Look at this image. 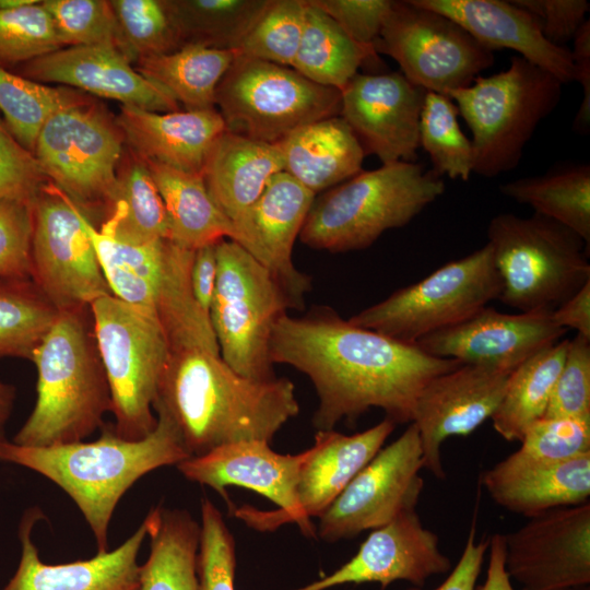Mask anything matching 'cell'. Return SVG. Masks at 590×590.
Instances as JSON below:
<instances>
[{"instance_id": "1", "label": "cell", "mask_w": 590, "mask_h": 590, "mask_svg": "<svg viewBox=\"0 0 590 590\" xmlns=\"http://www.w3.org/2000/svg\"><path fill=\"white\" fill-rule=\"evenodd\" d=\"M270 358L311 380L319 400L312 417L318 430L333 429L343 418L353 422L371 408L381 409L396 425L411 423L423 387L461 365L352 324L331 308L283 315L272 330Z\"/></svg>"}, {"instance_id": "2", "label": "cell", "mask_w": 590, "mask_h": 590, "mask_svg": "<svg viewBox=\"0 0 590 590\" xmlns=\"http://www.w3.org/2000/svg\"><path fill=\"white\" fill-rule=\"evenodd\" d=\"M153 410L175 426L191 457L245 440L271 442L299 412L294 384L235 371L219 344L168 345Z\"/></svg>"}, {"instance_id": "3", "label": "cell", "mask_w": 590, "mask_h": 590, "mask_svg": "<svg viewBox=\"0 0 590 590\" xmlns=\"http://www.w3.org/2000/svg\"><path fill=\"white\" fill-rule=\"evenodd\" d=\"M156 417L155 429L139 440L118 436L113 424L88 442L24 447L7 440L0 445V461L35 471L62 488L90 526L97 552H106L110 520L123 494L149 472L191 457L173 423L162 413Z\"/></svg>"}, {"instance_id": "4", "label": "cell", "mask_w": 590, "mask_h": 590, "mask_svg": "<svg viewBox=\"0 0 590 590\" xmlns=\"http://www.w3.org/2000/svg\"><path fill=\"white\" fill-rule=\"evenodd\" d=\"M36 401L12 442L51 447L102 428L111 397L97 351L90 307L60 310L35 349Z\"/></svg>"}, {"instance_id": "5", "label": "cell", "mask_w": 590, "mask_h": 590, "mask_svg": "<svg viewBox=\"0 0 590 590\" xmlns=\"http://www.w3.org/2000/svg\"><path fill=\"white\" fill-rule=\"evenodd\" d=\"M444 191L442 177L416 162L362 170L315 198L298 238L317 250H363L409 224Z\"/></svg>"}, {"instance_id": "6", "label": "cell", "mask_w": 590, "mask_h": 590, "mask_svg": "<svg viewBox=\"0 0 590 590\" xmlns=\"http://www.w3.org/2000/svg\"><path fill=\"white\" fill-rule=\"evenodd\" d=\"M487 239L502 282L498 300L519 312H553L590 281L589 246L543 215L499 213Z\"/></svg>"}, {"instance_id": "7", "label": "cell", "mask_w": 590, "mask_h": 590, "mask_svg": "<svg viewBox=\"0 0 590 590\" xmlns=\"http://www.w3.org/2000/svg\"><path fill=\"white\" fill-rule=\"evenodd\" d=\"M563 83L520 56L449 97L472 133L473 174L492 178L518 166L539 123L557 107Z\"/></svg>"}, {"instance_id": "8", "label": "cell", "mask_w": 590, "mask_h": 590, "mask_svg": "<svg viewBox=\"0 0 590 590\" xmlns=\"http://www.w3.org/2000/svg\"><path fill=\"white\" fill-rule=\"evenodd\" d=\"M93 333L108 381L116 434L128 440L156 427L153 403L168 357L156 315L111 294L90 305Z\"/></svg>"}, {"instance_id": "9", "label": "cell", "mask_w": 590, "mask_h": 590, "mask_svg": "<svg viewBox=\"0 0 590 590\" xmlns=\"http://www.w3.org/2000/svg\"><path fill=\"white\" fill-rule=\"evenodd\" d=\"M226 131L275 144L314 121L341 114V92L293 68L237 56L215 92Z\"/></svg>"}, {"instance_id": "10", "label": "cell", "mask_w": 590, "mask_h": 590, "mask_svg": "<svg viewBox=\"0 0 590 590\" xmlns=\"http://www.w3.org/2000/svg\"><path fill=\"white\" fill-rule=\"evenodd\" d=\"M216 255L210 319L221 356L245 377L273 379L270 339L291 304L270 271L237 243L220 240Z\"/></svg>"}, {"instance_id": "11", "label": "cell", "mask_w": 590, "mask_h": 590, "mask_svg": "<svg viewBox=\"0 0 590 590\" xmlns=\"http://www.w3.org/2000/svg\"><path fill=\"white\" fill-rule=\"evenodd\" d=\"M500 292V278L486 243L347 320L398 341L415 344L425 335L470 318L491 300L498 299Z\"/></svg>"}, {"instance_id": "12", "label": "cell", "mask_w": 590, "mask_h": 590, "mask_svg": "<svg viewBox=\"0 0 590 590\" xmlns=\"http://www.w3.org/2000/svg\"><path fill=\"white\" fill-rule=\"evenodd\" d=\"M263 440L223 445L177 464L189 481L217 492L233 515L259 531L295 522L296 485L310 448L281 455Z\"/></svg>"}, {"instance_id": "13", "label": "cell", "mask_w": 590, "mask_h": 590, "mask_svg": "<svg viewBox=\"0 0 590 590\" xmlns=\"http://www.w3.org/2000/svg\"><path fill=\"white\" fill-rule=\"evenodd\" d=\"M123 135L90 102L63 108L42 127L33 155L51 184L87 217L110 210Z\"/></svg>"}, {"instance_id": "14", "label": "cell", "mask_w": 590, "mask_h": 590, "mask_svg": "<svg viewBox=\"0 0 590 590\" xmlns=\"http://www.w3.org/2000/svg\"><path fill=\"white\" fill-rule=\"evenodd\" d=\"M374 48L393 58L411 83L447 96L494 63L493 51L457 22L414 0L393 1Z\"/></svg>"}, {"instance_id": "15", "label": "cell", "mask_w": 590, "mask_h": 590, "mask_svg": "<svg viewBox=\"0 0 590 590\" xmlns=\"http://www.w3.org/2000/svg\"><path fill=\"white\" fill-rule=\"evenodd\" d=\"M31 280L60 310L90 307L111 294L86 215L51 182L32 202Z\"/></svg>"}, {"instance_id": "16", "label": "cell", "mask_w": 590, "mask_h": 590, "mask_svg": "<svg viewBox=\"0 0 590 590\" xmlns=\"http://www.w3.org/2000/svg\"><path fill=\"white\" fill-rule=\"evenodd\" d=\"M423 449L413 423L381 448L319 517L316 531L327 542L351 539L415 510L424 487Z\"/></svg>"}, {"instance_id": "17", "label": "cell", "mask_w": 590, "mask_h": 590, "mask_svg": "<svg viewBox=\"0 0 590 590\" xmlns=\"http://www.w3.org/2000/svg\"><path fill=\"white\" fill-rule=\"evenodd\" d=\"M505 569L520 590H564L590 582V503L529 517L503 534Z\"/></svg>"}, {"instance_id": "18", "label": "cell", "mask_w": 590, "mask_h": 590, "mask_svg": "<svg viewBox=\"0 0 590 590\" xmlns=\"http://www.w3.org/2000/svg\"><path fill=\"white\" fill-rule=\"evenodd\" d=\"M566 331L550 311L507 314L485 306L458 324L425 335L415 345L434 357L511 374L560 341Z\"/></svg>"}, {"instance_id": "19", "label": "cell", "mask_w": 590, "mask_h": 590, "mask_svg": "<svg viewBox=\"0 0 590 590\" xmlns=\"http://www.w3.org/2000/svg\"><path fill=\"white\" fill-rule=\"evenodd\" d=\"M426 92L400 72L356 73L341 91L340 116L366 155L382 164L415 162Z\"/></svg>"}, {"instance_id": "20", "label": "cell", "mask_w": 590, "mask_h": 590, "mask_svg": "<svg viewBox=\"0 0 590 590\" xmlns=\"http://www.w3.org/2000/svg\"><path fill=\"white\" fill-rule=\"evenodd\" d=\"M510 374L461 364L429 380L420 391L412 421L418 432L424 468L446 479L441 463L442 442L467 436L492 418L505 393Z\"/></svg>"}, {"instance_id": "21", "label": "cell", "mask_w": 590, "mask_h": 590, "mask_svg": "<svg viewBox=\"0 0 590 590\" xmlns=\"http://www.w3.org/2000/svg\"><path fill=\"white\" fill-rule=\"evenodd\" d=\"M316 194L286 172L275 174L266 189L234 225L235 243L264 266L284 291L291 308H302L310 279L293 263L299 237Z\"/></svg>"}, {"instance_id": "22", "label": "cell", "mask_w": 590, "mask_h": 590, "mask_svg": "<svg viewBox=\"0 0 590 590\" xmlns=\"http://www.w3.org/2000/svg\"><path fill=\"white\" fill-rule=\"evenodd\" d=\"M450 567L438 535L423 526L416 510H411L371 530L356 555L339 569L293 590H327L363 582H379L386 588L397 580L422 588L432 576L445 574Z\"/></svg>"}, {"instance_id": "23", "label": "cell", "mask_w": 590, "mask_h": 590, "mask_svg": "<svg viewBox=\"0 0 590 590\" xmlns=\"http://www.w3.org/2000/svg\"><path fill=\"white\" fill-rule=\"evenodd\" d=\"M19 74L39 83H60L154 113L179 110L163 87L140 74L117 49L71 46L22 63Z\"/></svg>"}, {"instance_id": "24", "label": "cell", "mask_w": 590, "mask_h": 590, "mask_svg": "<svg viewBox=\"0 0 590 590\" xmlns=\"http://www.w3.org/2000/svg\"><path fill=\"white\" fill-rule=\"evenodd\" d=\"M42 515L37 508L24 514L19 531L20 562L1 590H140L138 555L148 536L145 520L113 551L97 552L83 560L46 564L32 540V529Z\"/></svg>"}, {"instance_id": "25", "label": "cell", "mask_w": 590, "mask_h": 590, "mask_svg": "<svg viewBox=\"0 0 590 590\" xmlns=\"http://www.w3.org/2000/svg\"><path fill=\"white\" fill-rule=\"evenodd\" d=\"M463 27L491 51L510 49L558 79L563 85L575 81L571 51L551 44L536 20L512 1L503 0H414Z\"/></svg>"}, {"instance_id": "26", "label": "cell", "mask_w": 590, "mask_h": 590, "mask_svg": "<svg viewBox=\"0 0 590 590\" xmlns=\"http://www.w3.org/2000/svg\"><path fill=\"white\" fill-rule=\"evenodd\" d=\"M116 122L143 161L186 173L203 172L211 149L226 131L216 108L154 113L121 106Z\"/></svg>"}, {"instance_id": "27", "label": "cell", "mask_w": 590, "mask_h": 590, "mask_svg": "<svg viewBox=\"0 0 590 590\" xmlns=\"http://www.w3.org/2000/svg\"><path fill=\"white\" fill-rule=\"evenodd\" d=\"M396 424L384 418L373 427L353 435L334 429L318 430L310 453L304 462L297 485L295 523L307 535H315L310 519L320 517L351 480L376 456L394 430Z\"/></svg>"}, {"instance_id": "28", "label": "cell", "mask_w": 590, "mask_h": 590, "mask_svg": "<svg viewBox=\"0 0 590 590\" xmlns=\"http://www.w3.org/2000/svg\"><path fill=\"white\" fill-rule=\"evenodd\" d=\"M499 506L526 517L589 502L590 453L558 463L532 462L511 453L482 475Z\"/></svg>"}, {"instance_id": "29", "label": "cell", "mask_w": 590, "mask_h": 590, "mask_svg": "<svg viewBox=\"0 0 590 590\" xmlns=\"http://www.w3.org/2000/svg\"><path fill=\"white\" fill-rule=\"evenodd\" d=\"M283 170L279 143L255 141L225 131L211 149L202 174L212 200L235 225L270 179Z\"/></svg>"}, {"instance_id": "30", "label": "cell", "mask_w": 590, "mask_h": 590, "mask_svg": "<svg viewBox=\"0 0 590 590\" xmlns=\"http://www.w3.org/2000/svg\"><path fill=\"white\" fill-rule=\"evenodd\" d=\"M279 145L284 172L316 196L361 173L366 156L341 116L308 123Z\"/></svg>"}, {"instance_id": "31", "label": "cell", "mask_w": 590, "mask_h": 590, "mask_svg": "<svg viewBox=\"0 0 590 590\" xmlns=\"http://www.w3.org/2000/svg\"><path fill=\"white\" fill-rule=\"evenodd\" d=\"M145 164L165 206L168 240L192 251L225 238L235 240V227L212 200L202 173Z\"/></svg>"}, {"instance_id": "32", "label": "cell", "mask_w": 590, "mask_h": 590, "mask_svg": "<svg viewBox=\"0 0 590 590\" xmlns=\"http://www.w3.org/2000/svg\"><path fill=\"white\" fill-rule=\"evenodd\" d=\"M150 554L140 565V590H199L200 523L184 509L154 507L144 518Z\"/></svg>"}, {"instance_id": "33", "label": "cell", "mask_w": 590, "mask_h": 590, "mask_svg": "<svg viewBox=\"0 0 590 590\" xmlns=\"http://www.w3.org/2000/svg\"><path fill=\"white\" fill-rule=\"evenodd\" d=\"M237 56V50L187 44L169 54L140 58L134 69L186 110L212 109L216 87Z\"/></svg>"}, {"instance_id": "34", "label": "cell", "mask_w": 590, "mask_h": 590, "mask_svg": "<svg viewBox=\"0 0 590 590\" xmlns=\"http://www.w3.org/2000/svg\"><path fill=\"white\" fill-rule=\"evenodd\" d=\"M499 191L534 213L569 228L590 244V166L566 163L543 175L502 184Z\"/></svg>"}, {"instance_id": "35", "label": "cell", "mask_w": 590, "mask_h": 590, "mask_svg": "<svg viewBox=\"0 0 590 590\" xmlns=\"http://www.w3.org/2000/svg\"><path fill=\"white\" fill-rule=\"evenodd\" d=\"M306 2L303 36L292 68L317 84L341 92L377 52L354 42L329 15Z\"/></svg>"}, {"instance_id": "36", "label": "cell", "mask_w": 590, "mask_h": 590, "mask_svg": "<svg viewBox=\"0 0 590 590\" xmlns=\"http://www.w3.org/2000/svg\"><path fill=\"white\" fill-rule=\"evenodd\" d=\"M568 341L563 339L545 347L510 374L503 399L492 416L494 429L504 439L520 441L527 428L544 416Z\"/></svg>"}, {"instance_id": "37", "label": "cell", "mask_w": 590, "mask_h": 590, "mask_svg": "<svg viewBox=\"0 0 590 590\" xmlns=\"http://www.w3.org/2000/svg\"><path fill=\"white\" fill-rule=\"evenodd\" d=\"M87 231L111 295L155 314L165 239L131 245L91 221Z\"/></svg>"}, {"instance_id": "38", "label": "cell", "mask_w": 590, "mask_h": 590, "mask_svg": "<svg viewBox=\"0 0 590 590\" xmlns=\"http://www.w3.org/2000/svg\"><path fill=\"white\" fill-rule=\"evenodd\" d=\"M117 178L115 199L101 227L131 245L167 239L165 206L145 162L133 155Z\"/></svg>"}, {"instance_id": "39", "label": "cell", "mask_w": 590, "mask_h": 590, "mask_svg": "<svg viewBox=\"0 0 590 590\" xmlns=\"http://www.w3.org/2000/svg\"><path fill=\"white\" fill-rule=\"evenodd\" d=\"M271 0L166 1L182 46L236 50Z\"/></svg>"}, {"instance_id": "40", "label": "cell", "mask_w": 590, "mask_h": 590, "mask_svg": "<svg viewBox=\"0 0 590 590\" xmlns=\"http://www.w3.org/2000/svg\"><path fill=\"white\" fill-rule=\"evenodd\" d=\"M57 315L31 279L0 278V359L31 361Z\"/></svg>"}, {"instance_id": "41", "label": "cell", "mask_w": 590, "mask_h": 590, "mask_svg": "<svg viewBox=\"0 0 590 590\" xmlns=\"http://www.w3.org/2000/svg\"><path fill=\"white\" fill-rule=\"evenodd\" d=\"M87 102L68 88L30 80L0 64V111L12 135L32 154L38 133L50 116Z\"/></svg>"}, {"instance_id": "42", "label": "cell", "mask_w": 590, "mask_h": 590, "mask_svg": "<svg viewBox=\"0 0 590 590\" xmlns=\"http://www.w3.org/2000/svg\"><path fill=\"white\" fill-rule=\"evenodd\" d=\"M458 108L442 94L426 92L420 119V146L440 177L469 180L473 174V148L458 121Z\"/></svg>"}, {"instance_id": "43", "label": "cell", "mask_w": 590, "mask_h": 590, "mask_svg": "<svg viewBox=\"0 0 590 590\" xmlns=\"http://www.w3.org/2000/svg\"><path fill=\"white\" fill-rule=\"evenodd\" d=\"M306 9V0H271L236 49L238 56L292 68Z\"/></svg>"}, {"instance_id": "44", "label": "cell", "mask_w": 590, "mask_h": 590, "mask_svg": "<svg viewBox=\"0 0 590 590\" xmlns=\"http://www.w3.org/2000/svg\"><path fill=\"white\" fill-rule=\"evenodd\" d=\"M126 56L135 62L140 58L169 54L182 46L166 1L113 0Z\"/></svg>"}, {"instance_id": "45", "label": "cell", "mask_w": 590, "mask_h": 590, "mask_svg": "<svg viewBox=\"0 0 590 590\" xmlns=\"http://www.w3.org/2000/svg\"><path fill=\"white\" fill-rule=\"evenodd\" d=\"M43 4L52 20L62 46L111 47L127 58L118 22L109 1L45 0Z\"/></svg>"}, {"instance_id": "46", "label": "cell", "mask_w": 590, "mask_h": 590, "mask_svg": "<svg viewBox=\"0 0 590 590\" xmlns=\"http://www.w3.org/2000/svg\"><path fill=\"white\" fill-rule=\"evenodd\" d=\"M63 48L43 1L0 10V64L25 63Z\"/></svg>"}, {"instance_id": "47", "label": "cell", "mask_w": 590, "mask_h": 590, "mask_svg": "<svg viewBox=\"0 0 590 590\" xmlns=\"http://www.w3.org/2000/svg\"><path fill=\"white\" fill-rule=\"evenodd\" d=\"M235 540L221 511L201 500L200 542L197 555L199 590H235Z\"/></svg>"}, {"instance_id": "48", "label": "cell", "mask_w": 590, "mask_h": 590, "mask_svg": "<svg viewBox=\"0 0 590 590\" xmlns=\"http://www.w3.org/2000/svg\"><path fill=\"white\" fill-rule=\"evenodd\" d=\"M520 442L514 453L532 462L558 463L590 453V417H542L527 428Z\"/></svg>"}, {"instance_id": "49", "label": "cell", "mask_w": 590, "mask_h": 590, "mask_svg": "<svg viewBox=\"0 0 590 590\" xmlns=\"http://www.w3.org/2000/svg\"><path fill=\"white\" fill-rule=\"evenodd\" d=\"M543 417H590V339H569L565 358Z\"/></svg>"}, {"instance_id": "50", "label": "cell", "mask_w": 590, "mask_h": 590, "mask_svg": "<svg viewBox=\"0 0 590 590\" xmlns=\"http://www.w3.org/2000/svg\"><path fill=\"white\" fill-rule=\"evenodd\" d=\"M32 202L0 199V278L31 279Z\"/></svg>"}, {"instance_id": "51", "label": "cell", "mask_w": 590, "mask_h": 590, "mask_svg": "<svg viewBox=\"0 0 590 590\" xmlns=\"http://www.w3.org/2000/svg\"><path fill=\"white\" fill-rule=\"evenodd\" d=\"M46 184L47 178L34 155L0 119V199L32 201Z\"/></svg>"}, {"instance_id": "52", "label": "cell", "mask_w": 590, "mask_h": 590, "mask_svg": "<svg viewBox=\"0 0 590 590\" xmlns=\"http://www.w3.org/2000/svg\"><path fill=\"white\" fill-rule=\"evenodd\" d=\"M354 42L374 47L390 12L391 0H309Z\"/></svg>"}, {"instance_id": "53", "label": "cell", "mask_w": 590, "mask_h": 590, "mask_svg": "<svg viewBox=\"0 0 590 590\" xmlns=\"http://www.w3.org/2000/svg\"><path fill=\"white\" fill-rule=\"evenodd\" d=\"M512 3L531 14L543 36L560 47L573 40L590 11L587 0H512Z\"/></svg>"}, {"instance_id": "54", "label": "cell", "mask_w": 590, "mask_h": 590, "mask_svg": "<svg viewBox=\"0 0 590 590\" xmlns=\"http://www.w3.org/2000/svg\"><path fill=\"white\" fill-rule=\"evenodd\" d=\"M570 49L575 67V81L582 87V102L575 117L573 129L579 134L590 130V22L587 20L573 38Z\"/></svg>"}, {"instance_id": "55", "label": "cell", "mask_w": 590, "mask_h": 590, "mask_svg": "<svg viewBox=\"0 0 590 590\" xmlns=\"http://www.w3.org/2000/svg\"><path fill=\"white\" fill-rule=\"evenodd\" d=\"M487 548L488 540L475 542V522L473 521L459 562L447 579L434 590H474ZM406 590L422 589L413 587Z\"/></svg>"}, {"instance_id": "56", "label": "cell", "mask_w": 590, "mask_h": 590, "mask_svg": "<svg viewBox=\"0 0 590 590\" xmlns=\"http://www.w3.org/2000/svg\"><path fill=\"white\" fill-rule=\"evenodd\" d=\"M216 244L206 245L194 250L190 268V283L193 296L200 307L209 315L217 276Z\"/></svg>"}, {"instance_id": "57", "label": "cell", "mask_w": 590, "mask_h": 590, "mask_svg": "<svg viewBox=\"0 0 590 590\" xmlns=\"http://www.w3.org/2000/svg\"><path fill=\"white\" fill-rule=\"evenodd\" d=\"M553 320L563 329H573L590 339V281L552 312Z\"/></svg>"}, {"instance_id": "58", "label": "cell", "mask_w": 590, "mask_h": 590, "mask_svg": "<svg viewBox=\"0 0 590 590\" xmlns=\"http://www.w3.org/2000/svg\"><path fill=\"white\" fill-rule=\"evenodd\" d=\"M489 562L486 578L476 590H516L505 569L504 536L495 533L488 539ZM520 590V589H519Z\"/></svg>"}, {"instance_id": "59", "label": "cell", "mask_w": 590, "mask_h": 590, "mask_svg": "<svg viewBox=\"0 0 590 590\" xmlns=\"http://www.w3.org/2000/svg\"><path fill=\"white\" fill-rule=\"evenodd\" d=\"M15 399V387L0 379V445L7 441L5 427L13 412Z\"/></svg>"}, {"instance_id": "60", "label": "cell", "mask_w": 590, "mask_h": 590, "mask_svg": "<svg viewBox=\"0 0 590 590\" xmlns=\"http://www.w3.org/2000/svg\"><path fill=\"white\" fill-rule=\"evenodd\" d=\"M564 590H577L576 588H569V589H564ZM588 590V589H587Z\"/></svg>"}]
</instances>
